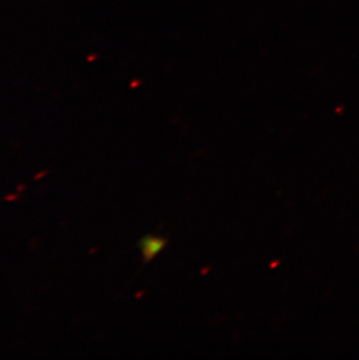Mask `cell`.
Returning a JSON list of instances; mask_svg holds the SVG:
<instances>
[{
  "label": "cell",
  "mask_w": 359,
  "mask_h": 360,
  "mask_svg": "<svg viewBox=\"0 0 359 360\" xmlns=\"http://www.w3.org/2000/svg\"><path fill=\"white\" fill-rule=\"evenodd\" d=\"M167 239L159 236L149 235L140 239L139 248L145 264L152 262L166 248Z\"/></svg>",
  "instance_id": "1"
}]
</instances>
